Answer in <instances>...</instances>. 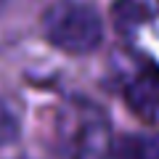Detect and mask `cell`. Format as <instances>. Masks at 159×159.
I'll use <instances>...</instances> for the list:
<instances>
[{
  "label": "cell",
  "mask_w": 159,
  "mask_h": 159,
  "mask_svg": "<svg viewBox=\"0 0 159 159\" xmlns=\"http://www.w3.org/2000/svg\"><path fill=\"white\" fill-rule=\"evenodd\" d=\"M111 159H159V143L143 138H122L111 146Z\"/></svg>",
  "instance_id": "277c9868"
},
{
  "label": "cell",
  "mask_w": 159,
  "mask_h": 159,
  "mask_svg": "<svg viewBox=\"0 0 159 159\" xmlns=\"http://www.w3.org/2000/svg\"><path fill=\"white\" fill-rule=\"evenodd\" d=\"M19 135V125H16V117L13 111L6 106V103L0 101V146H6L11 143L13 138Z\"/></svg>",
  "instance_id": "5b68a950"
},
{
  "label": "cell",
  "mask_w": 159,
  "mask_h": 159,
  "mask_svg": "<svg viewBox=\"0 0 159 159\" xmlns=\"http://www.w3.org/2000/svg\"><path fill=\"white\" fill-rule=\"evenodd\" d=\"M69 159H109L111 157V130L96 109H72L61 125Z\"/></svg>",
  "instance_id": "7a4b0ae2"
},
{
  "label": "cell",
  "mask_w": 159,
  "mask_h": 159,
  "mask_svg": "<svg viewBox=\"0 0 159 159\" xmlns=\"http://www.w3.org/2000/svg\"><path fill=\"white\" fill-rule=\"evenodd\" d=\"M3 3H6V0H0V8H3Z\"/></svg>",
  "instance_id": "8992f818"
},
{
  "label": "cell",
  "mask_w": 159,
  "mask_h": 159,
  "mask_svg": "<svg viewBox=\"0 0 159 159\" xmlns=\"http://www.w3.org/2000/svg\"><path fill=\"white\" fill-rule=\"evenodd\" d=\"M127 101L135 111L151 114L159 109V77L157 74H143V77L133 80L127 88Z\"/></svg>",
  "instance_id": "3957f363"
},
{
  "label": "cell",
  "mask_w": 159,
  "mask_h": 159,
  "mask_svg": "<svg viewBox=\"0 0 159 159\" xmlns=\"http://www.w3.org/2000/svg\"><path fill=\"white\" fill-rule=\"evenodd\" d=\"M45 37L66 53H90L103 37V24L96 8L80 0H58L43 16Z\"/></svg>",
  "instance_id": "6da1fadb"
}]
</instances>
